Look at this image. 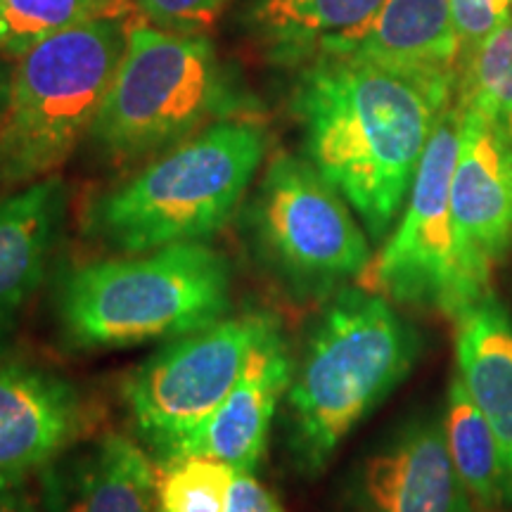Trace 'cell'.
<instances>
[{"mask_svg":"<svg viewBox=\"0 0 512 512\" xmlns=\"http://www.w3.org/2000/svg\"><path fill=\"white\" fill-rule=\"evenodd\" d=\"M456 86L349 53H316L294 83L304 157L349 202L373 245L399 221Z\"/></svg>","mask_w":512,"mask_h":512,"instance_id":"6da1fadb","label":"cell"},{"mask_svg":"<svg viewBox=\"0 0 512 512\" xmlns=\"http://www.w3.org/2000/svg\"><path fill=\"white\" fill-rule=\"evenodd\" d=\"M420 335L387 297L354 285L323 302L283 399L292 465L316 477L411 373Z\"/></svg>","mask_w":512,"mask_h":512,"instance_id":"7a4b0ae2","label":"cell"},{"mask_svg":"<svg viewBox=\"0 0 512 512\" xmlns=\"http://www.w3.org/2000/svg\"><path fill=\"white\" fill-rule=\"evenodd\" d=\"M266 150L256 117L216 121L95 195L81 214L83 238L117 254L209 242L238 216Z\"/></svg>","mask_w":512,"mask_h":512,"instance_id":"3957f363","label":"cell"},{"mask_svg":"<svg viewBox=\"0 0 512 512\" xmlns=\"http://www.w3.org/2000/svg\"><path fill=\"white\" fill-rule=\"evenodd\" d=\"M233 280V264L211 242L83 261L55 278L57 335L72 351L169 342L228 316Z\"/></svg>","mask_w":512,"mask_h":512,"instance_id":"277c9868","label":"cell"},{"mask_svg":"<svg viewBox=\"0 0 512 512\" xmlns=\"http://www.w3.org/2000/svg\"><path fill=\"white\" fill-rule=\"evenodd\" d=\"M254 110L256 100L207 36L133 24L88 140L114 166L145 164L216 121Z\"/></svg>","mask_w":512,"mask_h":512,"instance_id":"5b68a950","label":"cell"},{"mask_svg":"<svg viewBox=\"0 0 512 512\" xmlns=\"http://www.w3.org/2000/svg\"><path fill=\"white\" fill-rule=\"evenodd\" d=\"M124 17H100L46 38L15 62L0 119V185L53 176L88 138L126 53Z\"/></svg>","mask_w":512,"mask_h":512,"instance_id":"8992f818","label":"cell"},{"mask_svg":"<svg viewBox=\"0 0 512 512\" xmlns=\"http://www.w3.org/2000/svg\"><path fill=\"white\" fill-rule=\"evenodd\" d=\"M242 233L254 264L287 299L328 302L358 283L373 242L354 209L306 157L278 152L249 197Z\"/></svg>","mask_w":512,"mask_h":512,"instance_id":"52a82bcc","label":"cell"},{"mask_svg":"<svg viewBox=\"0 0 512 512\" xmlns=\"http://www.w3.org/2000/svg\"><path fill=\"white\" fill-rule=\"evenodd\" d=\"M463 110L446 107L422 152L406 207L356 285L392 304L458 320L491 294L467 266L451 216V178L458 162Z\"/></svg>","mask_w":512,"mask_h":512,"instance_id":"ba28073f","label":"cell"},{"mask_svg":"<svg viewBox=\"0 0 512 512\" xmlns=\"http://www.w3.org/2000/svg\"><path fill=\"white\" fill-rule=\"evenodd\" d=\"M283 330L271 311H230L164 342L121 384L131 427L152 460L209 418L245 373L249 358Z\"/></svg>","mask_w":512,"mask_h":512,"instance_id":"9c48e42d","label":"cell"},{"mask_svg":"<svg viewBox=\"0 0 512 512\" xmlns=\"http://www.w3.org/2000/svg\"><path fill=\"white\" fill-rule=\"evenodd\" d=\"M95 425V403L79 384L27 358L0 356V477L38 475Z\"/></svg>","mask_w":512,"mask_h":512,"instance_id":"30bf717a","label":"cell"},{"mask_svg":"<svg viewBox=\"0 0 512 512\" xmlns=\"http://www.w3.org/2000/svg\"><path fill=\"white\" fill-rule=\"evenodd\" d=\"M347 512H477L448 456L441 418L418 415L382 439L351 472Z\"/></svg>","mask_w":512,"mask_h":512,"instance_id":"8fae6325","label":"cell"},{"mask_svg":"<svg viewBox=\"0 0 512 512\" xmlns=\"http://www.w3.org/2000/svg\"><path fill=\"white\" fill-rule=\"evenodd\" d=\"M460 110L463 128L451 178V216L467 266L491 285L496 264L512 245L510 145L482 114L463 105Z\"/></svg>","mask_w":512,"mask_h":512,"instance_id":"7c38bea8","label":"cell"},{"mask_svg":"<svg viewBox=\"0 0 512 512\" xmlns=\"http://www.w3.org/2000/svg\"><path fill=\"white\" fill-rule=\"evenodd\" d=\"M294 354L283 330L254 351L245 373L221 406L195 430L178 439L155 463L178 456H209L238 472H256L264 463L275 413L292 380Z\"/></svg>","mask_w":512,"mask_h":512,"instance_id":"4fadbf2b","label":"cell"},{"mask_svg":"<svg viewBox=\"0 0 512 512\" xmlns=\"http://www.w3.org/2000/svg\"><path fill=\"white\" fill-rule=\"evenodd\" d=\"M157 467L121 432L91 434L38 470L43 512H155Z\"/></svg>","mask_w":512,"mask_h":512,"instance_id":"5bb4252c","label":"cell"},{"mask_svg":"<svg viewBox=\"0 0 512 512\" xmlns=\"http://www.w3.org/2000/svg\"><path fill=\"white\" fill-rule=\"evenodd\" d=\"M316 53H349L453 83L463 57L451 0H382L366 22L323 38Z\"/></svg>","mask_w":512,"mask_h":512,"instance_id":"9a60e30c","label":"cell"},{"mask_svg":"<svg viewBox=\"0 0 512 512\" xmlns=\"http://www.w3.org/2000/svg\"><path fill=\"white\" fill-rule=\"evenodd\" d=\"M64 219L67 183L57 174L0 192V335L46 283Z\"/></svg>","mask_w":512,"mask_h":512,"instance_id":"2e32d148","label":"cell"},{"mask_svg":"<svg viewBox=\"0 0 512 512\" xmlns=\"http://www.w3.org/2000/svg\"><path fill=\"white\" fill-rule=\"evenodd\" d=\"M458 377L494 430L512 475V316L494 294L456 320Z\"/></svg>","mask_w":512,"mask_h":512,"instance_id":"e0dca14e","label":"cell"},{"mask_svg":"<svg viewBox=\"0 0 512 512\" xmlns=\"http://www.w3.org/2000/svg\"><path fill=\"white\" fill-rule=\"evenodd\" d=\"M382 0H247L245 24L278 62L316 55L323 38L358 27Z\"/></svg>","mask_w":512,"mask_h":512,"instance_id":"ac0fdd59","label":"cell"},{"mask_svg":"<svg viewBox=\"0 0 512 512\" xmlns=\"http://www.w3.org/2000/svg\"><path fill=\"white\" fill-rule=\"evenodd\" d=\"M448 456L477 510H512V475L491 425L456 375L441 415Z\"/></svg>","mask_w":512,"mask_h":512,"instance_id":"d6986e66","label":"cell"},{"mask_svg":"<svg viewBox=\"0 0 512 512\" xmlns=\"http://www.w3.org/2000/svg\"><path fill=\"white\" fill-rule=\"evenodd\" d=\"M456 100L512 147V17L460 60Z\"/></svg>","mask_w":512,"mask_h":512,"instance_id":"ffe728a7","label":"cell"},{"mask_svg":"<svg viewBox=\"0 0 512 512\" xmlns=\"http://www.w3.org/2000/svg\"><path fill=\"white\" fill-rule=\"evenodd\" d=\"M124 12V0H0V50L19 60L64 29Z\"/></svg>","mask_w":512,"mask_h":512,"instance_id":"44dd1931","label":"cell"},{"mask_svg":"<svg viewBox=\"0 0 512 512\" xmlns=\"http://www.w3.org/2000/svg\"><path fill=\"white\" fill-rule=\"evenodd\" d=\"M155 512H226L233 465L209 456H178L155 463Z\"/></svg>","mask_w":512,"mask_h":512,"instance_id":"7402d4cb","label":"cell"},{"mask_svg":"<svg viewBox=\"0 0 512 512\" xmlns=\"http://www.w3.org/2000/svg\"><path fill=\"white\" fill-rule=\"evenodd\" d=\"M133 5L159 29L197 34L219 17L228 0H133Z\"/></svg>","mask_w":512,"mask_h":512,"instance_id":"603a6c76","label":"cell"},{"mask_svg":"<svg viewBox=\"0 0 512 512\" xmlns=\"http://www.w3.org/2000/svg\"><path fill=\"white\" fill-rule=\"evenodd\" d=\"M451 12L460 50H463L465 57L486 36L494 34L503 22H508L512 12V0H451Z\"/></svg>","mask_w":512,"mask_h":512,"instance_id":"cb8c5ba5","label":"cell"},{"mask_svg":"<svg viewBox=\"0 0 512 512\" xmlns=\"http://www.w3.org/2000/svg\"><path fill=\"white\" fill-rule=\"evenodd\" d=\"M226 512H285V508L273 491L256 479V472H238L230 486Z\"/></svg>","mask_w":512,"mask_h":512,"instance_id":"d4e9b609","label":"cell"},{"mask_svg":"<svg viewBox=\"0 0 512 512\" xmlns=\"http://www.w3.org/2000/svg\"><path fill=\"white\" fill-rule=\"evenodd\" d=\"M29 477H0V512H41Z\"/></svg>","mask_w":512,"mask_h":512,"instance_id":"484cf974","label":"cell"},{"mask_svg":"<svg viewBox=\"0 0 512 512\" xmlns=\"http://www.w3.org/2000/svg\"><path fill=\"white\" fill-rule=\"evenodd\" d=\"M12 76H15V64L12 57H8L0 50V119H3L5 110H8V100L12 91Z\"/></svg>","mask_w":512,"mask_h":512,"instance_id":"4316f807","label":"cell"},{"mask_svg":"<svg viewBox=\"0 0 512 512\" xmlns=\"http://www.w3.org/2000/svg\"><path fill=\"white\" fill-rule=\"evenodd\" d=\"M508 166H510V181H512V147H508Z\"/></svg>","mask_w":512,"mask_h":512,"instance_id":"83f0119b","label":"cell"}]
</instances>
